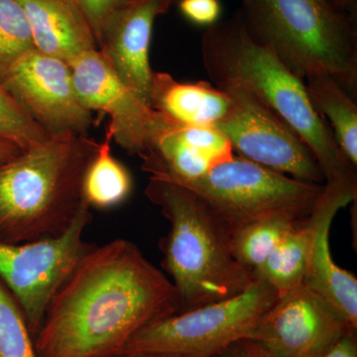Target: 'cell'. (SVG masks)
Masks as SVG:
<instances>
[{
  "instance_id": "19",
  "label": "cell",
  "mask_w": 357,
  "mask_h": 357,
  "mask_svg": "<svg viewBox=\"0 0 357 357\" xmlns=\"http://www.w3.org/2000/svg\"><path fill=\"white\" fill-rule=\"evenodd\" d=\"M305 86L312 107L330 121L338 147L354 168L357 167L356 100L328 75L307 77Z\"/></svg>"
},
{
  "instance_id": "1",
  "label": "cell",
  "mask_w": 357,
  "mask_h": 357,
  "mask_svg": "<svg viewBox=\"0 0 357 357\" xmlns=\"http://www.w3.org/2000/svg\"><path fill=\"white\" fill-rule=\"evenodd\" d=\"M181 312L172 282L137 245L91 248L51 301L34 347L38 357L116 356L134 333Z\"/></svg>"
},
{
  "instance_id": "31",
  "label": "cell",
  "mask_w": 357,
  "mask_h": 357,
  "mask_svg": "<svg viewBox=\"0 0 357 357\" xmlns=\"http://www.w3.org/2000/svg\"><path fill=\"white\" fill-rule=\"evenodd\" d=\"M109 357H182L178 356H167V354H116Z\"/></svg>"
},
{
  "instance_id": "2",
  "label": "cell",
  "mask_w": 357,
  "mask_h": 357,
  "mask_svg": "<svg viewBox=\"0 0 357 357\" xmlns=\"http://www.w3.org/2000/svg\"><path fill=\"white\" fill-rule=\"evenodd\" d=\"M201 52L204 70L217 88L246 89L302 138L316 157L325 183L357 184L356 168L338 147L328 122L312 107L304 81L250 34L241 10L208 27L202 36Z\"/></svg>"
},
{
  "instance_id": "29",
  "label": "cell",
  "mask_w": 357,
  "mask_h": 357,
  "mask_svg": "<svg viewBox=\"0 0 357 357\" xmlns=\"http://www.w3.org/2000/svg\"><path fill=\"white\" fill-rule=\"evenodd\" d=\"M24 150L13 141L0 137V169L20 156Z\"/></svg>"
},
{
  "instance_id": "5",
  "label": "cell",
  "mask_w": 357,
  "mask_h": 357,
  "mask_svg": "<svg viewBox=\"0 0 357 357\" xmlns=\"http://www.w3.org/2000/svg\"><path fill=\"white\" fill-rule=\"evenodd\" d=\"M248 31L305 81L328 75L357 98V15L330 0H241Z\"/></svg>"
},
{
  "instance_id": "22",
  "label": "cell",
  "mask_w": 357,
  "mask_h": 357,
  "mask_svg": "<svg viewBox=\"0 0 357 357\" xmlns=\"http://www.w3.org/2000/svg\"><path fill=\"white\" fill-rule=\"evenodd\" d=\"M29 22L17 0H0V81L11 66L34 50Z\"/></svg>"
},
{
  "instance_id": "26",
  "label": "cell",
  "mask_w": 357,
  "mask_h": 357,
  "mask_svg": "<svg viewBox=\"0 0 357 357\" xmlns=\"http://www.w3.org/2000/svg\"><path fill=\"white\" fill-rule=\"evenodd\" d=\"M178 8L188 20L208 27L215 24L222 14L218 0H180Z\"/></svg>"
},
{
  "instance_id": "23",
  "label": "cell",
  "mask_w": 357,
  "mask_h": 357,
  "mask_svg": "<svg viewBox=\"0 0 357 357\" xmlns=\"http://www.w3.org/2000/svg\"><path fill=\"white\" fill-rule=\"evenodd\" d=\"M0 357H38L17 302L0 282Z\"/></svg>"
},
{
  "instance_id": "24",
  "label": "cell",
  "mask_w": 357,
  "mask_h": 357,
  "mask_svg": "<svg viewBox=\"0 0 357 357\" xmlns=\"http://www.w3.org/2000/svg\"><path fill=\"white\" fill-rule=\"evenodd\" d=\"M0 137L20 145L23 150L39 144L50 136L21 107L0 82Z\"/></svg>"
},
{
  "instance_id": "7",
  "label": "cell",
  "mask_w": 357,
  "mask_h": 357,
  "mask_svg": "<svg viewBox=\"0 0 357 357\" xmlns=\"http://www.w3.org/2000/svg\"><path fill=\"white\" fill-rule=\"evenodd\" d=\"M278 297L255 279L243 292L229 299L176 312L143 326L119 354H167L213 357L248 337Z\"/></svg>"
},
{
  "instance_id": "17",
  "label": "cell",
  "mask_w": 357,
  "mask_h": 357,
  "mask_svg": "<svg viewBox=\"0 0 357 357\" xmlns=\"http://www.w3.org/2000/svg\"><path fill=\"white\" fill-rule=\"evenodd\" d=\"M231 105L227 91L206 82L180 83L167 73H153L150 107L172 123L215 128Z\"/></svg>"
},
{
  "instance_id": "21",
  "label": "cell",
  "mask_w": 357,
  "mask_h": 357,
  "mask_svg": "<svg viewBox=\"0 0 357 357\" xmlns=\"http://www.w3.org/2000/svg\"><path fill=\"white\" fill-rule=\"evenodd\" d=\"M306 220V218H305ZM303 220L270 218L243 225L230 237V250L239 264L253 271Z\"/></svg>"
},
{
  "instance_id": "8",
  "label": "cell",
  "mask_w": 357,
  "mask_h": 357,
  "mask_svg": "<svg viewBox=\"0 0 357 357\" xmlns=\"http://www.w3.org/2000/svg\"><path fill=\"white\" fill-rule=\"evenodd\" d=\"M89 208L84 199L76 218L60 236L20 244L0 241V280L13 293L33 340L51 301L91 248L83 241L91 218Z\"/></svg>"
},
{
  "instance_id": "12",
  "label": "cell",
  "mask_w": 357,
  "mask_h": 357,
  "mask_svg": "<svg viewBox=\"0 0 357 357\" xmlns=\"http://www.w3.org/2000/svg\"><path fill=\"white\" fill-rule=\"evenodd\" d=\"M347 330L354 328L301 284L278 295L246 338L274 357H316Z\"/></svg>"
},
{
  "instance_id": "3",
  "label": "cell",
  "mask_w": 357,
  "mask_h": 357,
  "mask_svg": "<svg viewBox=\"0 0 357 357\" xmlns=\"http://www.w3.org/2000/svg\"><path fill=\"white\" fill-rule=\"evenodd\" d=\"M98 144L88 135L56 136L0 169V241L60 236L83 204L86 171Z\"/></svg>"
},
{
  "instance_id": "27",
  "label": "cell",
  "mask_w": 357,
  "mask_h": 357,
  "mask_svg": "<svg viewBox=\"0 0 357 357\" xmlns=\"http://www.w3.org/2000/svg\"><path fill=\"white\" fill-rule=\"evenodd\" d=\"M316 357H357V331L347 330Z\"/></svg>"
},
{
  "instance_id": "20",
  "label": "cell",
  "mask_w": 357,
  "mask_h": 357,
  "mask_svg": "<svg viewBox=\"0 0 357 357\" xmlns=\"http://www.w3.org/2000/svg\"><path fill=\"white\" fill-rule=\"evenodd\" d=\"M112 134L107 130L84 177V198L91 206H116L128 198L132 188L130 174L112 156Z\"/></svg>"
},
{
  "instance_id": "25",
  "label": "cell",
  "mask_w": 357,
  "mask_h": 357,
  "mask_svg": "<svg viewBox=\"0 0 357 357\" xmlns=\"http://www.w3.org/2000/svg\"><path fill=\"white\" fill-rule=\"evenodd\" d=\"M76 1L93 30L98 47L107 25L122 7L126 6L128 0H76Z\"/></svg>"
},
{
  "instance_id": "16",
  "label": "cell",
  "mask_w": 357,
  "mask_h": 357,
  "mask_svg": "<svg viewBox=\"0 0 357 357\" xmlns=\"http://www.w3.org/2000/svg\"><path fill=\"white\" fill-rule=\"evenodd\" d=\"M31 29L35 49L72 62L98 49L95 35L76 0H17Z\"/></svg>"
},
{
  "instance_id": "28",
  "label": "cell",
  "mask_w": 357,
  "mask_h": 357,
  "mask_svg": "<svg viewBox=\"0 0 357 357\" xmlns=\"http://www.w3.org/2000/svg\"><path fill=\"white\" fill-rule=\"evenodd\" d=\"M213 357H274L264 347L249 338H241Z\"/></svg>"
},
{
  "instance_id": "15",
  "label": "cell",
  "mask_w": 357,
  "mask_h": 357,
  "mask_svg": "<svg viewBox=\"0 0 357 357\" xmlns=\"http://www.w3.org/2000/svg\"><path fill=\"white\" fill-rule=\"evenodd\" d=\"M150 178L181 185L234 158L231 143L217 128L172 123L139 155Z\"/></svg>"
},
{
  "instance_id": "30",
  "label": "cell",
  "mask_w": 357,
  "mask_h": 357,
  "mask_svg": "<svg viewBox=\"0 0 357 357\" xmlns=\"http://www.w3.org/2000/svg\"><path fill=\"white\" fill-rule=\"evenodd\" d=\"M330 1L347 13L357 15V0H330Z\"/></svg>"
},
{
  "instance_id": "14",
  "label": "cell",
  "mask_w": 357,
  "mask_h": 357,
  "mask_svg": "<svg viewBox=\"0 0 357 357\" xmlns=\"http://www.w3.org/2000/svg\"><path fill=\"white\" fill-rule=\"evenodd\" d=\"M177 0H128L103 33L98 50L110 70L150 105L149 49L155 20Z\"/></svg>"
},
{
  "instance_id": "4",
  "label": "cell",
  "mask_w": 357,
  "mask_h": 357,
  "mask_svg": "<svg viewBox=\"0 0 357 357\" xmlns=\"http://www.w3.org/2000/svg\"><path fill=\"white\" fill-rule=\"evenodd\" d=\"M145 195L170 223L160 248L181 312L229 299L252 283V271L232 256L231 232L199 195L154 178Z\"/></svg>"
},
{
  "instance_id": "10",
  "label": "cell",
  "mask_w": 357,
  "mask_h": 357,
  "mask_svg": "<svg viewBox=\"0 0 357 357\" xmlns=\"http://www.w3.org/2000/svg\"><path fill=\"white\" fill-rule=\"evenodd\" d=\"M0 82L50 137L88 135L93 112L77 96L69 63L34 49L18 59Z\"/></svg>"
},
{
  "instance_id": "6",
  "label": "cell",
  "mask_w": 357,
  "mask_h": 357,
  "mask_svg": "<svg viewBox=\"0 0 357 357\" xmlns=\"http://www.w3.org/2000/svg\"><path fill=\"white\" fill-rule=\"evenodd\" d=\"M178 185L199 195L232 234L265 218L304 220L325 184L297 180L234 156L202 177Z\"/></svg>"
},
{
  "instance_id": "11",
  "label": "cell",
  "mask_w": 357,
  "mask_h": 357,
  "mask_svg": "<svg viewBox=\"0 0 357 357\" xmlns=\"http://www.w3.org/2000/svg\"><path fill=\"white\" fill-rule=\"evenodd\" d=\"M69 65L82 105L109 115L112 140L129 154L143 153L168 126L163 114L119 81L98 49L84 52Z\"/></svg>"
},
{
  "instance_id": "18",
  "label": "cell",
  "mask_w": 357,
  "mask_h": 357,
  "mask_svg": "<svg viewBox=\"0 0 357 357\" xmlns=\"http://www.w3.org/2000/svg\"><path fill=\"white\" fill-rule=\"evenodd\" d=\"M316 225V215L312 211L306 220L289 232L266 261L253 270V278L264 282L278 295L303 284Z\"/></svg>"
},
{
  "instance_id": "9",
  "label": "cell",
  "mask_w": 357,
  "mask_h": 357,
  "mask_svg": "<svg viewBox=\"0 0 357 357\" xmlns=\"http://www.w3.org/2000/svg\"><path fill=\"white\" fill-rule=\"evenodd\" d=\"M220 89L229 93L232 105L215 128L227 136L234 152L297 180L325 184L314 153L285 121L246 89L236 86Z\"/></svg>"
},
{
  "instance_id": "13",
  "label": "cell",
  "mask_w": 357,
  "mask_h": 357,
  "mask_svg": "<svg viewBox=\"0 0 357 357\" xmlns=\"http://www.w3.org/2000/svg\"><path fill=\"white\" fill-rule=\"evenodd\" d=\"M357 184L326 182L314 206L316 232L303 284L357 331V279L338 266L330 248V229L340 208L356 201Z\"/></svg>"
}]
</instances>
